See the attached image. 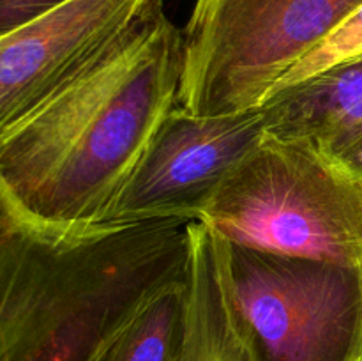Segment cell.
<instances>
[{"mask_svg": "<svg viewBox=\"0 0 362 361\" xmlns=\"http://www.w3.org/2000/svg\"><path fill=\"white\" fill-rule=\"evenodd\" d=\"M184 30L156 2L117 41L0 137V186L60 230L105 223L159 124L177 106Z\"/></svg>", "mask_w": 362, "mask_h": 361, "instance_id": "obj_1", "label": "cell"}, {"mask_svg": "<svg viewBox=\"0 0 362 361\" xmlns=\"http://www.w3.org/2000/svg\"><path fill=\"white\" fill-rule=\"evenodd\" d=\"M265 137L260 108L163 119L113 202L105 223L197 222L228 173Z\"/></svg>", "mask_w": 362, "mask_h": 361, "instance_id": "obj_6", "label": "cell"}, {"mask_svg": "<svg viewBox=\"0 0 362 361\" xmlns=\"http://www.w3.org/2000/svg\"><path fill=\"white\" fill-rule=\"evenodd\" d=\"M187 225L60 230L20 212L0 257V361H101L151 301L187 282Z\"/></svg>", "mask_w": 362, "mask_h": 361, "instance_id": "obj_2", "label": "cell"}, {"mask_svg": "<svg viewBox=\"0 0 362 361\" xmlns=\"http://www.w3.org/2000/svg\"><path fill=\"white\" fill-rule=\"evenodd\" d=\"M18 212L20 211L16 209V205L9 200L6 191L0 186V257H2L7 236H9L11 229H13L14 222H16L18 218Z\"/></svg>", "mask_w": 362, "mask_h": 361, "instance_id": "obj_12", "label": "cell"}, {"mask_svg": "<svg viewBox=\"0 0 362 361\" xmlns=\"http://www.w3.org/2000/svg\"><path fill=\"white\" fill-rule=\"evenodd\" d=\"M233 310L257 361H357L362 265L226 243Z\"/></svg>", "mask_w": 362, "mask_h": 361, "instance_id": "obj_5", "label": "cell"}, {"mask_svg": "<svg viewBox=\"0 0 362 361\" xmlns=\"http://www.w3.org/2000/svg\"><path fill=\"white\" fill-rule=\"evenodd\" d=\"M197 222L235 246L362 265V177L313 145L265 134Z\"/></svg>", "mask_w": 362, "mask_h": 361, "instance_id": "obj_3", "label": "cell"}, {"mask_svg": "<svg viewBox=\"0 0 362 361\" xmlns=\"http://www.w3.org/2000/svg\"><path fill=\"white\" fill-rule=\"evenodd\" d=\"M159 0H69L0 39V137L69 84Z\"/></svg>", "mask_w": 362, "mask_h": 361, "instance_id": "obj_7", "label": "cell"}, {"mask_svg": "<svg viewBox=\"0 0 362 361\" xmlns=\"http://www.w3.org/2000/svg\"><path fill=\"white\" fill-rule=\"evenodd\" d=\"M258 108L265 134L339 159L362 140V59L276 88Z\"/></svg>", "mask_w": 362, "mask_h": 361, "instance_id": "obj_8", "label": "cell"}, {"mask_svg": "<svg viewBox=\"0 0 362 361\" xmlns=\"http://www.w3.org/2000/svg\"><path fill=\"white\" fill-rule=\"evenodd\" d=\"M362 0H197L184 28L177 106L193 115L258 108Z\"/></svg>", "mask_w": 362, "mask_h": 361, "instance_id": "obj_4", "label": "cell"}, {"mask_svg": "<svg viewBox=\"0 0 362 361\" xmlns=\"http://www.w3.org/2000/svg\"><path fill=\"white\" fill-rule=\"evenodd\" d=\"M186 283L151 301L120 333L101 361L179 360L186 324Z\"/></svg>", "mask_w": 362, "mask_h": 361, "instance_id": "obj_9", "label": "cell"}, {"mask_svg": "<svg viewBox=\"0 0 362 361\" xmlns=\"http://www.w3.org/2000/svg\"><path fill=\"white\" fill-rule=\"evenodd\" d=\"M362 59V6L346 16L327 38L318 42L306 57L299 60L276 88L288 87L297 81L308 80L318 73ZM274 88V91H276ZM272 91V92H274Z\"/></svg>", "mask_w": 362, "mask_h": 361, "instance_id": "obj_10", "label": "cell"}, {"mask_svg": "<svg viewBox=\"0 0 362 361\" xmlns=\"http://www.w3.org/2000/svg\"><path fill=\"white\" fill-rule=\"evenodd\" d=\"M339 159H341L349 168H352L354 172L359 173L362 177V140L356 145V147L350 149L345 156H341Z\"/></svg>", "mask_w": 362, "mask_h": 361, "instance_id": "obj_13", "label": "cell"}, {"mask_svg": "<svg viewBox=\"0 0 362 361\" xmlns=\"http://www.w3.org/2000/svg\"><path fill=\"white\" fill-rule=\"evenodd\" d=\"M69 0H0V39Z\"/></svg>", "mask_w": 362, "mask_h": 361, "instance_id": "obj_11", "label": "cell"}, {"mask_svg": "<svg viewBox=\"0 0 362 361\" xmlns=\"http://www.w3.org/2000/svg\"><path fill=\"white\" fill-rule=\"evenodd\" d=\"M357 361H362V356H361V357H359V360H357Z\"/></svg>", "mask_w": 362, "mask_h": 361, "instance_id": "obj_14", "label": "cell"}]
</instances>
